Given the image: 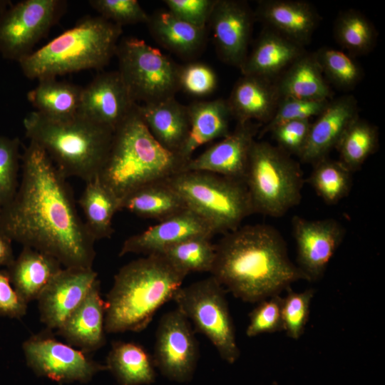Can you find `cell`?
I'll list each match as a JSON object with an SVG mask.
<instances>
[{
  "label": "cell",
  "mask_w": 385,
  "mask_h": 385,
  "mask_svg": "<svg viewBox=\"0 0 385 385\" xmlns=\"http://www.w3.org/2000/svg\"><path fill=\"white\" fill-rule=\"evenodd\" d=\"M21 158V180L12 201L1 209L0 232L64 267L92 268L96 240L77 212L66 177L33 141Z\"/></svg>",
  "instance_id": "6da1fadb"
},
{
  "label": "cell",
  "mask_w": 385,
  "mask_h": 385,
  "mask_svg": "<svg viewBox=\"0 0 385 385\" xmlns=\"http://www.w3.org/2000/svg\"><path fill=\"white\" fill-rule=\"evenodd\" d=\"M210 274L234 296L252 303L279 294L296 281L307 280L289 260L280 233L262 224L224 234L215 244Z\"/></svg>",
  "instance_id": "7a4b0ae2"
},
{
  "label": "cell",
  "mask_w": 385,
  "mask_h": 385,
  "mask_svg": "<svg viewBox=\"0 0 385 385\" xmlns=\"http://www.w3.org/2000/svg\"><path fill=\"white\" fill-rule=\"evenodd\" d=\"M185 277L160 254L123 266L105 302L106 332L143 330L158 309L173 299Z\"/></svg>",
  "instance_id": "3957f363"
},
{
  "label": "cell",
  "mask_w": 385,
  "mask_h": 385,
  "mask_svg": "<svg viewBox=\"0 0 385 385\" xmlns=\"http://www.w3.org/2000/svg\"><path fill=\"white\" fill-rule=\"evenodd\" d=\"M185 163L151 135L137 104L115 129L97 175L119 200L148 184L165 180L183 170Z\"/></svg>",
  "instance_id": "277c9868"
},
{
  "label": "cell",
  "mask_w": 385,
  "mask_h": 385,
  "mask_svg": "<svg viewBox=\"0 0 385 385\" xmlns=\"http://www.w3.org/2000/svg\"><path fill=\"white\" fill-rule=\"evenodd\" d=\"M123 27L100 16H87L18 63L30 79L99 69L115 54Z\"/></svg>",
  "instance_id": "5b68a950"
},
{
  "label": "cell",
  "mask_w": 385,
  "mask_h": 385,
  "mask_svg": "<svg viewBox=\"0 0 385 385\" xmlns=\"http://www.w3.org/2000/svg\"><path fill=\"white\" fill-rule=\"evenodd\" d=\"M23 125L29 140L42 148L66 177L79 178L85 183L97 177L113 133L78 114L55 120L33 111Z\"/></svg>",
  "instance_id": "8992f818"
},
{
  "label": "cell",
  "mask_w": 385,
  "mask_h": 385,
  "mask_svg": "<svg viewBox=\"0 0 385 385\" xmlns=\"http://www.w3.org/2000/svg\"><path fill=\"white\" fill-rule=\"evenodd\" d=\"M186 207L200 217L215 235L238 228L253 207L245 183L202 171L185 170L168 179Z\"/></svg>",
  "instance_id": "52a82bcc"
},
{
  "label": "cell",
  "mask_w": 385,
  "mask_h": 385,
  "mask_svg": "<svg viewBox=\"0 0 385 385\" xmlns=\"http://www.w3.org/2000/svg\"><path fill=\"white\" fill-rule=\"evenodd\" d=\"M303 173L299 163L277 146L255 140L245 180L255 213L278 217L302 199Z\"/></svg>",
  "instance_id": "ba28073f"
},
{
  "label": "cell",
  "mask_w": 385,
  "mask_h": 385,
  "mask_svg": "<svg viewBox=\"0 0 385 385\" xmlns=\"http://www.w3.org/2000/svg\"><path fill=\"white\" fill-rule=\"evenodd\" d=\"M173 299L177 309L210 340L222 359L230 364L238 359L240 351L225 288L214 277L181 287Z\"/></svg>",
  "instance_id": "9c48e42d"
},
{
  "label": "cell",
  "mask_w": 385,
  "mask_h": 385,
  "mask_svg": "<svg viewBox=\"0 0 385 385\" xmlns=\"http://www.w3.org/2000/svg\"><path fill=\"white\" fill-rule=\"evenodd\" d=\"M115 55L118 71L137 104L175 97L179 91L180 65L143 40L135 37L121 39Z\"/></svg>",
  "instance_id": "30bf717a"
},
{
  "label": "cell",
  "mask_w": 385,
  "mask_h": 385,
  "mask_svg": "<svg viewBox=\"0 0 385 385\" xmlns=\"http://www.w3.org/2000/svg\"><path fill=\"white\" fill-rule=\"evenodd\" d=\"M63 0H24L0 13V53L19 61L31 53L66 10Z\"/></svg>",
  "instance_id": "8fae6325"
},
{
  "label": "cell",
  "mask_w": 385,
  "mask_h": 385,
  "mask_svg": "<svg viewBox=\"0 0 385 385\" xmlns=\"http://www.w3.org/2000/svg\"><path fill=\"white\" fill-rule=\"evenodd\" d=\"M28 365L38 374L58 382L88 381L106 365L94 361L88 353L63 343L48 333L33 335L22 346Z\"/></svg>",
  "instance_id": "7c38bea8"
},
{
  "label": "cell",
  "mask_w": 385,
  "mask_h": 385,
  "mask_svg": "<svg viewBox=\"0 0 385 385\" xmlns=\"http://www.w3.org/2000/svg\"><path fill=\"white\" fill-rule=\"evenodd\" d=\"M199 357L198 345L188 319L178 309L165 314L155 334L153 362L168 379L190 381Z\"/></svg>",
  "instance_id": "4fadbf2b"
},
{
  "label": "cell",
  "mask_w": 385,
  "mask_h": 385,
  "mask_svg": "<svg viewBox=\"0 0 385 385\" xmlns=\"http://www.w3.org/2000/svg\"><path fill=\"white\" fill-rule=\"evenodd\" d=\"M255 21L254 10L247 1H216L207 24L220 61L241 67L249 53Z\"/></svg>",
  "instance_id": "5bb4252c"
},
{
  "label": "cell",
  "mask_w": 385,
  "mask_h": 385,
  "mask_svg": "<svg viewBox=\"0 0 385 385\" xmlns=\"http://www.w3.org/2000/svg\"><path fill=\"white\" fill-rule=\"evenodd\" d=\"M297 267L308 281H317L342 242L345 229L332 218L310 220L294 216L292 221Z\"/></svg>",
  "instance_id": "9a60e30c"
},
{
  "label": "cell",
  "mask_w": 385,
  "mask_h": 385,
  "mask_svg": "<svg viewBox=\"0 0 385 385\" xmlns=\"http://www.w3.org/2000/svg\"><path fill=\"white\" fill-rule=\"evenodd\" d=\"M262 125L237 123L227 135L190 159L183 171L207 172L245 183L250 151Z\"/></svg>",
  "instance_id": "2e32d148"
},
{
  "label": "cell",
  "mask_w": 385,
  "mask_h": 385,
  "mask_svg": "<svg viewBox=\"0 0 385 385\" xmlns=\"http://www.w3.org/2000/svg\"><path fill=\"white\" fill-rule=\"evenodd\" d=\"M136 104L119 72H105L83 88L78 114L114 131Z\"/></svg>",
  "instance_id": "e0dca14e"
},
{
  "label": "cell",
  "mask_w": 385,
  "mask_h": 385,
  "mask_svg": "<svg viewBox=\"0 0 385 385\" xmlns=\"http://www.w3.org/2000/svg\"><path fill=\"white\" fill-rule=\"evenodd\" d=\"M98 279L93 268L64 267L38 298L41 321L58 329L81 304Z\"/></svg>",
  "instance_id": "ac0fdd59"
},
{
  "label": "cell",
  "mask_w": 385,
  "mask_h": 385,
  "mask_svg": "<svg viewBox=\"0 0 385 385\" xmlns=\"http://www.w3.org/2000/svg\"><path fill=\"white\" fill-rule=\"evenodd\" d=\"M215 235L211 227L189 209L159 221L147 230L128 237L123 243L119 256L128 253L145 255L158 254L165 249L185 240Z\"/></svg>",
  "instance_id": "d6986e66"
},
{
  "label": "cell",
  "mask_w": 385,
  "mask_h": 385,
  "mask_svg": "<svg viewBox=\"0 0 385 385\" xmlns=\"http://www.w3.org/2000/svg\"><path fill=\"white\" fill-rule=\"evenodd\" d=\"M358 117L359 107L354 96L332 98L311 124L307 144L299 157L301 162L314 164L327 157L349 125Z\"/></svg>",
  "instance_id": "ffe728a7"
},
{
  "label": "cell",
  "mask_w": 385,
  "mask_h": 385,
  "mask_svg": "<svg viewBox=\"0 0 385 385\" xmlns=\"http://www.w3.org/2000/svg\"><path fill=\"white\" fill-rule=\"evenodd\" d=\"M255 20L305 47L319 25L321 16L302 0H260L254 10Z\"/></svg>",
  "instance_id": "44dd1931"
},
{
  "label": "cell",
  "mask_w": 385,
  "mask_h": 385,
  "mask_svg": "<svg viewBox=\"0 0 385 385\" xmlns=\"http://www.w3.org/2000/svg\"><path fill=\"white\" fill-rule=\"evenodd\" d=\"M306 51L305 47L271 29L264 27L239 69L242 75L274 81Z\"/></svg>",
  "instance_id": "7402d4cb"
},
{
  "label": "cell",
  "mask_w": 385,
  "mask_h": 385,
  "mask_svg": "<svg viewBox=\"0 0 385 385\" xmlns=\"http://www.w3.org/2000/svg\"><path fill=\"white\" fill-rule=\"evenodd\" d=\"M57 330L68 344L86 353L96 351L105 344V302L101 296L98 279Z\"/></svg>",
  "instance_id": "603a6c76"
},
{
  "label": "cell",
  "mask_w": 385,
  "mask_h": 385,
  "mask_svg": "<svg viewBox=\"0 0 385 385\" xmlns=\"http://www.w3.org/2000/svg\"><path fill=\"white\" fill-rule=\"evenodd\" d=\"M226 100L237 123L257 121L265 125L272 118L279 96L274 81L242 75Z\"/></svg>",
  "instance_id": "cb8c5ba5"
},
{
  "label": "cell",
  "mask_w": 385,
  "mask_h": 385,
  "mask_svg": "<svg viewBox=\"0 0 385 385\" xmlns=\"http://www.w3.org/2000/svg\"><path fill=\"white\" fill-rule=\"evenodd\" d=\"M138 112L153 138L165 149L178 155L190 130L187 106L175 97L137 104Z\"/></svg>",
  "instance_id": "d4e9b609"
},
{
  "label": "cell",
  "mask_w": 385,
  "mask_h": 385,
  "mask_svg": "<svg viewBox=\"0 0 385 385\" xmlns=\"http://www.w3.org/2000/svg\"><path fill=\"white\" fill-rule=\"evenodd\" d=\"M187 107L190 130L178 153L185 164L198 148L227 135L230 133V121L232 118L227 100L223 98L196 101Z\"/></svg>",
  "instance_id": "484cf974"
},
{
  "label": "cell",
  "mask_w": 385,
  "mask_h": 385,
  "mask_svg": "<svg viewBox=\"0 0 385 385\" xmlns=\"http://www.w3.org/2000/svg\"><path fill=\"white\" fill-rule=\"evenodd\" d=\"M146 24L158 43L183 58L197 56L205 46L207 28L192 26L168 9L158 10L149 14Z\"/></svg>",
  "instance_id": "4316f807"
},
{
  "label": "cell",
  "mask_w": 385,
  "mask_h": 385,
  "mask_svg": "<svg viewBox=\"0 0 385 385\" xmlns=\"http://www.w3.org/2000/svg\"><path fill=\"white\" fill-rule=\"evenodd\" d=\"M7 267L13 287L27 303L37 300L63 269L53 257L27 246H24L18 257Z\"/></svg>",
  "instance_id": "83f0119b"
},
{
  "label": "cell",
  "mask_w": 385,
  "mask_h": 385,
  "mask_svg": "<svg viewBox=\"0 0 385 385\" xmlns=\"http://www.w3.org/2000/svg\"><path fill=\"white\" fill-rule=\"evenodd\" d=\"M279 98L329 101L333 92L324 78L314 52L306 51L274 81Z\"/></svg>",
  "instance_id": "f1b7e54d"
},
{
  "label": "cell",
  "mask_w": 385,
  "mask_h": 385,
  "mask_svg": "<svg viewBox=\"0 0 385 385\" xmlns=\"http://www.w3.org/2000/svg\"><path fill=\"white\" fill-rule=\"evenodd\" d=\"M120 210L141 217L162 221L187 209L179 193L168 180L144 185L120 200Z\"/></svg>",
  "instance_id": "f546056e"
},
{
  "label": "cell",
  "mask_w": 385,
  "mask_h": 385,
  "mask_svg": "<svg viewBox=\"0 0 385 385\" xmlns=\"http://www.w3.org/2000/svg\"><path fill=\"white\" fill-rule=\"evenodd\" d=\"M38 81L37 86L27 93V99L36 112L55 120H68L78 115L82 87L54 77Z\"/></svg>",
  "instance_id": "4dcf8cb0"
},
{
  "label": "cell",
  "mask_w": 385,
  "mask_h": 385,
  "mask_svg": "<svg viewBox=\"0 0 385 385\" xmlns=\"http://www.w3.org/2000/svg\"><path fill=\"white\" fill-rule=\"evenodd\" d=\"M78 202L85 225L93 239L110 238L114 232L113 216L120 210V200L96 177L86 183Z\"/></svg>",
  "instance_id": "1f68e13d"
},
{
  "label": "cell",
  "mask_w": 385,
  "mask_h": 385,
  "mask_svg": "<svg viewBox=\"0 0 385 385\" xmlns=\"http://www.w3.org/2000/svg\"><path fill=\"white\" fill-rule=\"evenodd\" d=\"M106 366L121 385L149 384L155 379L153 359L143 346L133 342H114Z\"/></svg>",
  "instance_id": "d6a6232c"
},
{
  "label": "cell",
  "mask_w": 385,
  "mask_h": 385,
  "mask_svg": "<svg viewBox=\"0 0 385 385\" xmlns=\"http://www.w3.org/2000/svg\"><path fill=\"white\" fill-rule=\"evenodd\" d=\"M333 34L337 43L353 57L371 53L378 38L374 24L361 11L354 9L342 11L337 15Z\"/></svg>",
  "instance_id": "836d02e7"
},
{
  "label": "cell",
  "mask_w": 385,
  "mask_h": 385,
  "mask_svg": "<svg viewBox=\"0 0 385 385\" xmlns=\"http://www.w3.org/2000/svg\"><path fill=\"white\" fill-rule=\"evenodd\" d=\"M379 147V131L374 124L358 117L345 130L336 146L339 161L351 173L359 170Z\"/></svg>",
  "instance_id": "e575fe53"
},
{
  "label": "cell",
  "mask_w": 385,
  "mask_h": 385,
  "mask_svg": "<svg viewBox=\"0 0 385 385\" xmlns=\"http://www.w3.org/2000/svg\"><path fill=\"white\" fill-rule=\"evenodd\" d=\"M212 237H193L175 244L161 252L175 269L185 274L211 272L215 258V244Z\"/></svg>",
  "instance_id": "d590c367"
},
{
  "label": "cell",
  "mask_w": 385,
  "mask_h": 385,
  "mask_svg": "<svg viewBox=\"0 0 385 385\" xmlns=\"http://www.w3.org/2000/svg\"><path fill=\"white\" fill-rule=\"evenodd\" d=\"M313 165L309 182L327 204L345 197L351 188V172L339 160L325 157Z\"/></svg>",
  "instance_id": "8d00e7d4"
},
{
  "label": "cell",
  "mask_w": 385,
  "mask_h": 385,
  "mask_svg": "<svg viewBox=\"0 0 385 385\" xmlns=\"http://www.w3.org/2000/svg\"><path fill=\"white\" fill-rule=\"evenodd\" d=\"M327 82L342 91L355 88L364 77V71L354 57L337 48L324 46L314 51Z\"/></svg>",
  "instance_id": "74e56055"
},
{
  "label": "cell",
  "mask_w": 385,
  "mask_h": 385,
  "mask_svg": "<svg viewBox=\"0 0 385 385\" xmlns=\"http://www.w3.org/2000/svg\"><path fill=\"white\" fill-rule=\"evenodd\" d=\"M21 141L18 138L0 135V208L14 199L19 188Z\"/></svg>",
  "instance_id": "f35d334b"
},
{
  "label": "cell",
  "mask_w": 385,
  "mask_h": 385,
  "mask_svg": "<svg viewBox=\"0 0 385 385\" xmlns=\"http://www.w3.org/2000/svg\"><path fill=\"white\" fill-rule=\"evenodd\" d=\"M282 301L283 330L292 339L297 340L303 334L309 320L310 304L314 297L313 289L297 292L290 287Z\"/></svg>",
  "instance_id": "ab89813d"
},
{
  "label": "cell",
  "mask_w": 385,
  "mask_h": 385,
  "mask_svg": "<svg viewBox=\"0 0 385 385\" xmlns=\"http://www.w3.org/2000/svg\"><path fill=\"white\" fill-rule=\"evenodd\" d=\"M329 101L279 98L272 118L260 128L259 138L279 124L292 120H310L312 117H317L324 111Z\"/></svg>",
  "instance_id": "60d3db41"
},
{
  "label": "cell",
  "mask_w": 385,
  "mask_h": 385,
  "mask_svg": "<svg viewBox=\"0 0 385 385\" xmlns=\"http://www.w3.org/2000/svg\"><path fill=\"white\" fill-rule=\"evenodd\" d=\"M218 78L215 70L201 62H189L180 65L178 71L179 90L195 97L212 94L217 88Z\"/></svg>",
  "instance_id": "b9f144b4"
},
{
  "label": "cell",
  "mask_w": 385,
  "mask_h": 385,
  "mask_svg": "<svg viewBox=\"0 0 385 385\" xmlns=\"http://www.w3.org/2000/svg\"><path fill=\"white\" fill-rule=\"evenodd\" d=\"M282 301V297L275 294L258 302L249 314V323L246 329L248 337L283 330Z\"/></svg>",
  "instance_id": "7bdbcfd3"
},
{
  "label": "cell",
  "mask_w": 385,
  "mask_h": 385,
  "mask_svg": "<svg viewBox=\"0 0 385 385\" xmlns=\"http://www.w3.org/2000/svg\"><path fill=\"white\" fill-rule=\"evenodd\" d=\"M88 4L100 16L121 27L146 24L149 17L136 0H90Z\"/></svg>",
  "instance_id": "ee69618b"
},
{
  "label": "cell",
  "mask_w": 385,
  "mask_h": 385,
  "mask_svg": "<svg viewBox=\"0 0 385 385\" xmlns=\"http://www.w3.org/2000/svg\"><path fill=\"white\" fill-rule=\"evenodd\" d=\"M311 124L310 120L288 121L275 126L270 133L277 147L299 158L307 144Z\"/></svg>",
  "instance_id": "f6af8a7d"
},
{
  "label": "cell",
  "mask_w": 385,
  "mask_h": 385,
  "mask_svg": "<svg viewBox=\"0 0 385 385\" xmlns=\"http://www.w3.org/2000/svg\"><path fill=\"white\" fill-rule=\"evenodd\" d=\"M217 0H165L167 9L184 21L206 29Z\"/></svg>",
  "instance_id": "bcb514c9"
},
{
  "label": "cell",
  "mask_w": 385,
  "mask_h": 385,
  "mask_svg": "<svg viewBox=\"0 0 385 385\" xmlns=\"http://www.w3.org/2000/svg\"><path fill=\"white\" fill-rule=\"evenodd\" d=\"M27 304L13 287L7 271L0 270V316L20 319L26 314Z\"/></svg>",
  "instance_id": "7dc6e473"
},
{
  "label": "cell",
  "mask_w": 385,
  "mask_h": 385,
  "mask_svg": "<svg viewBox=\"0 0 385 385\" xmlns=\"http://www.w3.org/2000/svg\"><path fill=\"white\" fill-rule=\"evenodd\" d=\"M11 240L0 232V266H9L14 257Z\"/></svg>",
  "instance_id": "c3c4849f"
},
{
  "label": "cell",
  "mask_w": 385,
  "mask_h": 385,
  "mask_svg": "<svg viewBox=\"0 0 385 385\" xmlns=\"http://www.w3.org/2000/svg\"><path fill=\"white\" fill-rule=\"evenodd\" d=\"M12 4V1L10 0H0V13L6 9Z\"/></svg>",
  "instance_id": "681fc988"
},
{
  "label": "cell",
  "mask_w": 385,
  "mask_h": 385,
  "mask_svg": "<svg viewBox=\"0 0 385 385\" xmlns=\"http://www.w3.org/2000/svg\"><path fill=\"white\" fill-rule=\"evenodd\" d=\"M1 209L0 208V220H1Z\"/></svg>",
  "instance_id": "f907efd6"
}]
</instances>
